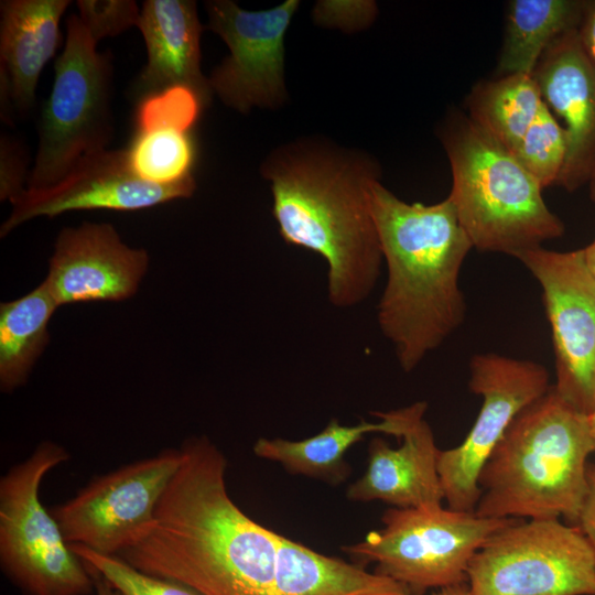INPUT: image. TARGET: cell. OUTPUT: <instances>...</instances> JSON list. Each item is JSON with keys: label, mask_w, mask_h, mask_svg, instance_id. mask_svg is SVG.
I'll list each match as a JSON object with an SVG mask.
<instances>
[{"label": "cell", "mask_w": 595, "mask_h": 595, "mask_svg": "<svg viewBox=\"0 0 595 595\" xmlns=\"http://www.w3.org/2000/svg\"><path fill=\"white\" fill-rule=\"evenodd\" d=\"M150 530L118 556L204 595H275L278 533L229 497L226 458L205 436L186 440Z\"/></svg>", "instance_id": "cell-1"}, {"label": "cell", "mask_w": 595, "mask_h": 595, "mask_svg": "<svg viewBox=\"0 0 595 595\" xmlns=\"http://www.w3.org/2000/svg\"><path fill=\"white\" fill-rule=\"evenodd\" d=\"M261 174L271 184L283 240L326 261L331 304L349 309L365 301L383 262L368 198L378 164L359 151L304 139L275 149Z\"/></svg>", "instance_id": "cell-2"}, {"label": "cell", "mask_w": 595, "mask_h": 595, "mask_svg": "<svg viewBox=\"0 0 595 595\" xmlns=\"http://www.w3.org/2000/svg\"><path fill=\"white\" fill-rule=\"evenodd\" d=\"M368 198L387 267L377 321L410 372L465 320L459 273L473 245L450 196L409 204L375 180Z\"/></svg>", "instance_id": "cell-3"}, {"label": "cell", "mask_w": 595, "mask_h": 595, "mask_svg": "<svg viewBox=\"0 0 595 595\" xmlns=\"http://www.w3.org/2000/svg\"><path fill=\"white\" fill-rule=\"evenodd\" d=\"M595 452L588 415L553 387L510 423L479 476L475 512L487 518L559 519L574 526Z\"/></svg>", "instance_id": "cell-4"}, {"label": "cell", "mask_w": 595, "mask_h": 595, "mask_svg": "<svg viewBox=\"0 0 595 595\" xmlns=\"http://www.w3.org/2000/svg\"><path fill=\"white\" fill-rule=\"evenodd\" d=\"M442 141L453 180L448 196L473 248L516 257L564 235L540 184L468 116L452 118Z\"/></svg>", "instance_id": "cell-5"}, {"label": "cell", "mask_w": 595, "mask_h": 595, "mask_svg": "<svg viewBox=\"0 0 595 595\" xmlns=\"http://www.w3.org/2000/svg\"><path fill=\"white\" fill-rule=\"evenodd\" d=\"M66 22V42L41 110L26 188L58 183L83 156L106 150L113 136L111 54L97 52V42L78 14Z\"/></svg>", "instance_id": "cell-6"}, {"label": "cell", "mask_w": 595, "mask_h": 595, "mask_svg": "<svg viewBox=\"0 0 595 595\" xmlns=\"http://www.w3.org/2000/svg\"><path fill=\"white\" fill-rule=\"evenodd\" d=\"M68 458L64 447L44 441L0 480L1 566L28 595H87L95 585L39 497L45 474Z\"/></svg>", "instance_id": "cell-7"}, {"label": "cell", "mask_w": 595, "mask_h": 595, "mask_svg": "<svg viewBox=\"0 0 595 595\" xmlns=\"http://www.w3.org/2000/svg\"><path fill=\"white\" fill-rule=\"evenodd\" d=\"M513 518L480 517L452 508H391L372 531L343 551L377 563L376 573L408 586L413 595L467 582L468 565L483 543Z\"/></svg>", "instance_id": "cell-8"}, {"label": "cell", "mask_w": 595, "mask_h": 595, "mask_svg": "<svg viewBox=\"0 0 595 595\" xmlns=\"http://www.w3.org/2000/svg\"><path fill=\"white\" fill-rule=\"evenodd\" d=\"M467 584L473 595H595V553L576 526L513 518L475 553Z\"/></svg>", "instance_id": "cell-9"}, {"label": "cell", "mask_w": 595, "mask_h": 595, "mask_svg": "<svg viewBox=\"0 0 595 595\" xmlns=\"http://www.w3.org/2000/svg\"><path fill=\"white\" fill-rule=\"evenodd\" d=\"M469 389L482 397L478 415L464 441L440 451L437 470L448 508L475 511L479 476L512 420L544 396L550 375L544 366L495 353L477 354L469 363Z\"/></svg>", "instance_id": "cell-10"}, {"label": "cell", "mask_w": 595, "mask_h": 595, "mask_svg": "<svg viewBox=\"0 0 595 595\" xmlns=\"http://www.w3.org/2000/svg\"><path fill=\"white\" fill-rule=\"evenodd\" d=\"M181 461V450L170 448L94 479L51 512L65 541L119 555L150 530Z\"/></svg>", "instance_id": "cell-11"}, {"label": "cell", "mask_w": 595, "mask_h": 595, "mask_svg": "<svg viewBox=\"0 0 595 595\" xmlns=\"http://www.w3.org/2000/svg\"><path fill=\"white\" fill-rule=\"evenodd\" d=\"M539 282L552 331L555 391L578 411L595 410V278L583 249L537 247L515 257Z\"/></svg>", "instance_id": "cell-12"}, {"label": "cell", "mask_w": 595, "mask_h": 595, "mask_svg": "<svg viewBox=\"0 0 595 595\" xmlns=\"http://www.w3.org/2000/svg\"><path fill=\"white\" fill-rule=\"evenodd\" d=\"M299 7L288 0L269 10L248 11L229 0L205 1L207 29L229 47L208 77L213 94L241 113L277 109L286 101L284 35Z\"/></svg>", "instance_id": "cell-13"}, {"label": "cell", "mask_w": 595, "mask_h": 595, "mask_svg": "<svg viewBox=\"0 0 595 595\" xmlns=\"http://www.w3.org/2000/svg\"><path fill=\"white\" fill-rule=\"evenodd\" d=\"M194 176L180 183L159 185L136 176L127 150H102L83 156L58 183L44 188H26L14 202L0 227L7 237L36 217L53 218L72 210L109 209L132 212L191 197Z\"/></svg>", "instance_id": "cell-14"}, {"label": "cell", "mask_w": 595, "mask_h": 595, "mask_svg": "<svg viewBox=\"0 0 595 595\" xmlns=\"http://www.w3.org/2000/svg\"><path fill=\"white\" fill-rule=\"evenodd\" d=\"M149 262L148 251L128 246L112 224L83 221L58 232L44 281L58 306L120 302L137 293Z\"/></svg>", "instance_id": "cell-15"}, {"label": "cell", "mask_w": 595, "mask_h": 595, "mask_svg": "<svg viewBox=\"0 0 595 595\" xmlns=\"http://www.w3.org/2000/svg\"><path fill=\"white\" fill-rule=\"evenodd\" d=\"M532 75L543 102L563 121L567 151L556 185L574 192L595 174V65L577 29L547 48Z\"/></svg>", "instance_id": "cell-16"}, {"label": "cell", "mask_w": 595, "mask_h": 595, "mask_svg": "<svg viewBox=\"0 0 595 595\" xmlns=\"http://www.w3.org/2000/svg\"><path fill=\"white\" fill-rule=\"evenodd\" d=\"M426 408L424 401L404 407L399 447L379 437L370 442L367 470L347 488L348 499L381 500L396 508L442 506L444 491L437 470L441 450L424 419Z\"/></svg>", "instance_id": "cell-17"}, {"label": "cell", "mask_w": 595, "mask_h": 595, "mask_svg": "<svg viewBox=\"0 0 595 595\" xmlns=\"http://www.w3.org/2000/svg\"><path fill=\"white\" fill-rule=\"evenodd\" d=\"M147 48V63L130 87L139 102L172 87L192 90L206 107L213 97L201 69L203 26L193 0L143 1L137 25Z\"/></svg>", "instance_id": "cell-18"}, {"label": "cell", "mask_w": 595, "mask_h": 595, "mask_svg": "<svg viewBox=\"0 0 595 595\" xmlns=\"http://www.w3.org/2000/svg\"><path fill=\"white\" fill-rule=\"evenodd\" d=\"M68 0H2L0 2V80L10 91L15 115L35 106L41 73L54 56L60 21Z\"/></svg>", "instance_id": "cell-19"}, {"label": "cell", "mask_w": 595, "mask_h": 595, "mask_svg": "<svg viewBox=\"0 0 595 595\" xmlns=\"http://www.w3.org/2000/svg\"><path fill=\"white\" fill-rule=\"evenodd\" d=\"M275 595H413L410 588L363 565L326 556L278 534Z\"/></svg>", "instance_id": "cell-20"}, {"label": "cell", "mask_w": 595, "mask_h": 595, "mask_svg": "<svg viewBox=\"0 0 595 595\" xmlns=\"http://www.w3.org/2000/svg\"><path fill=\"white\" fill-rule=\"evenodd\" d=\"M372 415L380 421H361L347 426L332 419L321 432L300 441L260 437L253 445V453L261 458L281 463L291 473L336 484L343 482L349 473L344 459L345 453L366 434L381 432L401 437L404 425L402 408L388 412L376 411Z\"/></svg>", "instance_id": "cell-21"}, {"label": "cell", "mask_w": 595, "mask_h": 595, "mask_svg": "<svg viewBox=\"0 0 595 595\" xmlns=\"http://www.w3.org/2000/svg\"><path fill=\"white\" fill-rule=\"evenodd\" d=\"M587 0H512L498 58L502 75H532L547 48L561 35L578 29Z\"/></svg>", "instance_id": "cell-22"}, {"label": "cell", "mask_w": 595, "mask_h": 595, "mask_svg": "<svg viewBox=\"0 0 595 595\" xmlns=\"http://www.w3.org/2000/svg\"><path fill=\"white\" fill-rule=\"evenodd\" d=\"M43 280L28 294L0 304V387L10 392L25 383L50 343L48 323L56 309Z\"/></svg>", "instance_id": "cell-23"}, {"label": "cell", "mask_w": 595, "mask_h": 595, "mask_svg": "<svg viewBox=\"0 0 595 595\" xmlns=\"http://www.w3.org/2000/svg\"><path fill=\"white\" fill-rule=\"evenodd\" d=\"M543 104L537 80L528 74L483 80L467 97L468 118L511 153Z\"/></svg>", "instance_id": "cell-24"}, {"label": "cell", "mask_w": 595, "mask_h": 595, "mask_svg": "<svg viewBox=\"0 0 595 595\" xmlns=\"http://www.w3.org/2000/svg\"><path fill=\"white\" fill-rule=\"evenodd\" d=\"M126 150L132 173L145 182L170 185L193 177L195 147L188 131H138Z\"/></svg>", "instance_id": "cell-25"}, {"label": "cell", "mask_w": 595, "mask_h": 595, "mask_svg": "<svg viewBox=\"0 0 595 595\" xmlns=\"http://www.w3.org/2000/svg\"><path fill=\"white\" fill-rule=\"evenodd\" d=\"M566 151L564 129L543 104L512 154L544 190L558 184Z\"/></svg>", "instance_id": "cell-26"}, {"label": "cell", "mask_w": 595, "mask_h": 595, "mask_svg": "<svg viewBox=\"0 0 595 595\" xmlns=\"http://www.w3.org/2000/svg\"><path fill=\"white\" fill-rule=\"evenodd\" d=\"M69 548L90 572L121 595H204L184 583L142 572L118 555L102 554L79 544Z\"/></svg>", "instance_id": "cell-27"}, {"label": "cell", "mask_w": 595, "mask_h": 595, "mask_svg": "<svg viewBox=\"0 0 595 595\" xmlns=\"http://www.w3.org/2000/svg\"><path fill=\"white\" fill-rule=\"evenodd\" d=\"M202 104L185 87H172L145 98L138 104L136 122L138 131L173 129L190 131L198 118Z\"/></svg>", "instance_id": "cell-28"}, {"label": "cell", "mask_w": 595, "mask_h": 595, "mask_svg": "<svg viewBox=\"0 0 595 595\" xmlns=\"http://www.w3.org/2000/svg\"><path fill=\"white\" fill-rule=\"evenodd\" d=\"M78 15L98 43L137 25L140 11L133 0H78Z\"/></svg>", "instance_id": "cell-29"}, {"label": "cell", "mask_w": 595, "mask_h": 595, "mask_svg": "<svg viewBox=\"0 0 595 595\" xmlns=\"http://www.w3.org/2000/svg\"><path fill=\"white\" fill-rule=\"evenodd\" d=\"M28 155L23 147L10 137L0 138V201L14 202L28 184Z\"/></svg>", "instance_id": "cell-30"}, {"label": "cell", "mask_w": 595, "mask_h": 595, "mask_svg": "<svg viewBox=\"0 0 595 595\" xmlns=\"http://www.w3.org/2000/svg\"><path fill=\"white\" fill-rule=\"evenodd\" d=\"M587 494L575 524L586 537L595 553V465L587 467Z\"/></svg>", "instance_id": "cell-31"}, {"label": "cell", "mask_w": 595, "mask_h": 595, "mask_svg": "<svg viewBox=\"0 0 595 595\" xmlns=\"http://www.w3.org/2000/svg\"><path fill=\"white\" fill-rule=\"evenodd\" d=\"M577 34L585 53L595 65V0H587Z\"/></svg>", "instance_id": "cell-32"}, {"label": "cell", "mask_w": 595, "mask_h": 595, "mask_svg": "<svg viewBox=\"0 0 595 595\" xmlns=\"http://www.w3.org/2000/svg\"><path fill=\"white\" fill-rule=\"evenodd\" d=\"M431 595H473V594L470 592V588L467 582H465V583L439 588V591L432 593Z\"/></svg>", "instance_id": "cell-33"}, {"label": "cell", "mask_w": 595, "mask_h": 595, "mask_svg": "<svg viewBox=\"0 0 595 595\" xmlns=\"http://www.w3.org/2000/svg\"><path fill=\"white\" fill-rule=\"evenodd\" d=\"M90 573L93 574L94 580H95V587H96L97 595H121L102 577L98 576L97 574L93 572Z\"/></svg>", "instance_id": "cell-34"}, {"label": "cell", "mask_w": 595, "mask_h": 595, "mask_svg": "<svg viewBox=\"0 0 595 595\" xmlns=\"http://www.w3.org/2000/svg\"><path fill=\"white\" fill-rule=\"evenodd\" d=\"M583 251L585 263L592 275L595 278V239L587 247H585Z\"/></svg>", "instance_id": "cell-35"}, {"label": "cell", "mask_w": 595, "mask_h": 595, "mask_svg": "<svg viewBox=\"0 0 595 595\" xmlns=\"http://www.w3.org/2000/svg\"><path fill=\"white\" fill-rule=\"evenodd\" d=\"M589 197L595 203V174L588 182Z\"/></svg>", "instance_id": "cell-36"}, {"label": "cell", "mask_w": 595, "mask_h": 595, "mask_svg": "<svg viewBox=\"0 0 595 595\" xmlns=\"http://www.w3.org/2000/svg\"><path fill=\"white\" fill-rule=\"evenodd\" d=\"M588 421L592 434L595 437V410L588 415Z\"/></svg>", "instance_id": "cell-37"}]
</instances>
